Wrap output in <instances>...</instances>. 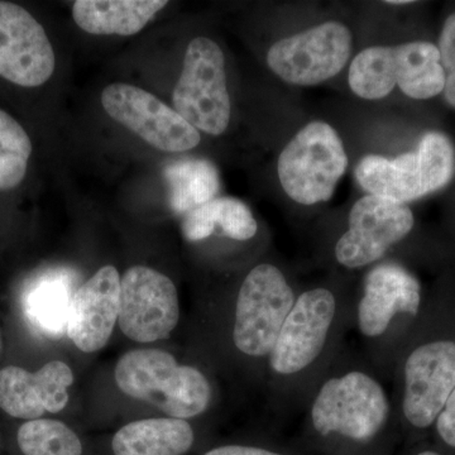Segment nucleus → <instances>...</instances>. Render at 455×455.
<instances>
[{
  "instance_id": "obj_1",
  "label": "nucleus",
  "mask_w": 455,
  "mask_h": 455,
  "mask_svg": "<svg viewBox=\"0 0 455 455\" xmlns=\"http://www.w3.org/2000/svg\"><path fill=\"white\" fill-rule=\"evenodd\" d=\"M355 300L333 284L299 291L266 368L283 412L304 410L343 352L344 337L355 326Z\"/></svg>"
},
{
  "instance_id": "obj_2",
  "label": "nucleus",
  "mask_w": 455,
  "mask_h": 455,
  "mask_svg": "<svg viewBox=\"0 0 455 455\" xmlns=\"http://www.w3.org/2000/svg\"><path fill=\"white\" fill-rule=\"evenodd\" d=\"M382 379L366 358L341 352L305 406L310 435L357 448L383 438L396 411Z\"/></svg>"
},
{
  "instance_id": "obj_3",
  "label": "nucleus",
  "mask_w": 455,
  "mask_h": 455,
  "mask_svg": "<svg viewBox=\"0 0 455 455\" xmlns=\"http://www.w3.org/2000/svg\"><path fill=\"white\" fill-rule=\"evenodd\" d=\"M420 311L421 286L409 269L391 260L368 269L355 300V326L364 343V358L383 379L397 362L401 326Z\"/></svg>"
},
{
  "instance_id": "obj_4",
  "label": "nucleus",
  "mask_w": 455,
  "mask_h": 455,
  "mask_svg": "<svg viewBox=\"0 0 455 455\" xmlns=\"http://www.w3.org/2000/svg\"><path fill=\"white\" fill-rule=\"evenodd\" d=\"M348 84L353 94L364 100L387 98L396 86L407 98L427 100L444 92L445 71L433 42L370 46L350 61Z\"/></svg>"
},
{
  "instance_id": "obj_5",
  "label": "nucleus",
  "mask_w": 455,
  "mask_h": 455,
  "mask_svg": "<svg viewBox=\"0 0 455 455\" xmlns=\"http://www.w3.org/2000/svg\"><path fill=\"white\" fill-rule=\"evenodd\" d=\"M114 376L123 394L151 403L170 418L187 420L204 414L211 406L212 390L205 374L196 367L180 366L164 350L125 353Z\"/></svg>"
},
{
  "instance_id": "obj_6",
  "label": "nucleus",
  "mask_w": 455,
  "mask_h": 455,
  "mask_svg": "<svg viewBox=\"0 0 455 455\" xmlns=\"http://www.w3.org/2000/svg\"><path fill=\"white\" fill-rule=\"evenodd\" d=\"M455 175V148L447 134L427 132L415 151L390 158L367 155L355 170L367 196L409 204L447 187Z\"/></svg>"
},
{
  "instance_id": "obj_7",
  "label": "nucleus",
  "mask_w": 455,
  "mask_h": 455,
  "mask_svg": "<svg viewBox=\"0 0 455 455\" xmlns=\"http://www.w3.org/2000/svg\"><path fill=\"white\" fill-rule=\"evenodd\" d=\"M298 290L283 269L262 262L250 269L236 293L233 324V347L245 358L267 362Z\"/></svg>"
},
{
  "instance_id": "obj_8",
  "label": "nucleus",
  "mask_w": 455,
  "mask_h": 455,
  "mask_svg": "<svg viewBox=\"0 0 455 455\" xmlns=\"http://www.w3.org/2000/svg\"><path fill=\"white\" fill-rule=\"evenodd\" d=\"M348 166V155L337 130L329 123L313 121L278 156V181L292 202L314 206L331 200Z\"/></svg>"
},
{
  "instance_id": "obj_9",
  "label": "nucleus",
  "mask_w": 455,
  "mask_h": 455,
  "mask_svg": "<svg viewBox=\"0 0 455 455\" xmlns=\"http://www.w3.org/2000/svg\"><path fill=\"white\" fill-rule=\"evenodd\" d=\"M172 103L185 121L209 136H221L229 127L226 57L212 38L199 36L188 44Z\"/></svg>"
},
{
  "instance_id": "obj_10",
  "label": "nucleus",
  "mask_w": 455,
  "mask_h": 455,
  "mask_svg": "<svg viewBox=\"0 0 455 455\" xmlns=\"http://www.w3.org/2000/svg\"><path fill=\"white\" fill-rule=\"evenodd\" d=\"M396 363L397 411L412 429H427L435 424L455 388V340L420 341L406 349Z\"/></svg>"
},
{
  "instance_id": "obj_11",
  "label": "nucleus",
  "mask_w": 455,
  "mask_h": 455,
  "mask_svg": "<svg viewBox=\"0 0 455 455\" xmlns=\"http://www.w3.org/2000/svg\"><path fill=\"white\" fill-rule=\"evenodd\" d=\"M353 33L338 20H326L281 38L269 47L267 65L290 85L315 86L339 75L348 65Z\"/></svg>"
},
{
  "instance_id": "obj_12",
  "label": "nucleus",
  "mask_w": 455,
  "mask_h": 455,
  "mask_svg": "<svg viewBox=\"0 0 455 455\" xmlns=\"http://www.w3.org/2000/svg\"><path fill=\"white\" fill-rule=\"evenodd\" d=\"M414 227L415 215L407 204L366 194L353 204L347 229L335 241V262L347 269L371 268L405 241Z\"/></svg>"
},
{
  "instance_id": "obj_13",
  "label": "nucleus",
  "mask_w": 455,
  "mask_h": 455,
  "mask_svg": "<svg viewBox=\"0 0 455 455\" xmlns=\"http://www.w3.org/2000/svg\"><path fill=\"white\" fill-rule=\"evenodd\" d=\"M101 106L113 121L160 151L181 154L202 142L196 128L139 86L110 84L101 92Z\"/></svg>"
},
{
  "instance_id": "obj_14",
  "label": "nucleus",
  "mask_w": 455,
  "mask_h": 455,
  "mask_svg": "<svg viewBox=\"0 0 455 455\" xmlns=\"http://www.w3.org/2000/svg\"><path fill=\"white\" fill-rule=\"evenodd\" d=\"M179 319L178 290L171 278L146 266L124 272L118 324L125 337L140 343L166 339Z\"/></svg>"
},
{
  "instance_id": "obj_15",
  "label": "nucleus",
  "mask_w": 455,
  "mask_h": 455,
  "mask_svg": "<svg viewBox=\"0 0 455 455\" xmlns=\"http://www.w3.org/2000/svg\"><path fill=\"white\" fill-rule=\"evenodd\" d=\"M56 68L44 27L20 5L0 2V76L36 88L49 82Z\"/></svg>"
},
{
  "instance_id": "obj_16",
  "label": "nucleus",
  "mask_w": 455,
  "mask_h": 455,
  "mask_svg": "<svg viewBox=\"0 0 455 455\" xmlns=\"http://www.w3.org/2000/svg\"><path fill=\"white\" fill-rule=\"evenodd\" d=\"M121 276L114 266H104L75 291L68 313V334L85 353L103 349L119 317Z\"/></svg>"
},
{
  "instance_id": "obj_17",
  "label": "nucleus",
  "mask_w": 455,
  "mask_h": 455,
  "mask_svg": "<svg viewBox=\"0 0 455 455\" xmlns=\"http://www.w3.org/2000/svg\"><path fill=\"white\" fill-rule=\"evenodd\" d=\"M71 368L61 361L44 364L32 373L9 366L0 370V407L13 418L37 420L44 412H59L68 405L73 385Z\"/></svg>"
},
{
  "instance_id": "obj_18",
  "label": "nucleus",
  "mask_w": 455,
  "mask_h": 455,
  "mask_svg": "<svg viewBox=\"0 0 455 455\" xmlns=\"http://www.w3.org/2000/svg\"><path fill=\"white\" fill-rule=\"evenodd\" d=\"M169 2L164 0H77L75 23L97 36H133L142 31Z\"/></svg>"
},
{
  "instance_id": "obj_19",
  "label": "nucleus",
  "mask_w": 455,
  "mask_h": 455,
  "mask_svg": "<svg viewBox=\"0 0 455 455\" xmlns=\"http://www.w3.org/2000/svg\"><path fill=\"white\" fill-rule=\"evenodd\" d=\"M74 293L73 278L68 272L50 271L35 278L22 296L27 323L44 337H64Z\"/></svg>"
},
{
  "instance_id": "obj_20",
  "label": "nucleus",
  "mask_w": 455,
  "mask_h": 455,
  "mask_svg": "<svg viewBox=\"0 0 455 455\" xmlns=\"http://www.w3.org/2000/svg\"><path fill=\"white\" fill-rule=\"evenodd\" d=\"M194 444V430L175 418L133 421L116 431L114 455H184Z\"/></svg>"
},
{
  "instance_id": "obj_21",
  "label": "nucleus",
  "mask_w": 455,
  "mask_h": 455,
  "mask_svg": "<svg viewBox=\"0 0 455 455\" xmlns=\"http://www.w3.org/2000/svg\"><path fill=\"white\" fill-rule=\"evenodd\" d=\"M181 232L191 243L202 242L215 233L233 241L245 242L256 236L259 223L242 200L218 196L188 212L181 221Z\"/></svg>"
},
{
  "instance_id": "obj_22",
  "label": "nucleus",
  "mask_w": 455,
  "mask_h": 455,
  "mask_svg": "<svg viewBox=\"0 0 455 455\" xmlns=\"http://www.w3.org/2000/svg\"><path fill=\"white\" fill-rule=\"evenodd\" d=\"M171 211L185 215L218 197L221 188L220 171L204 158L173 161L164 170Z\"/></svg>"
},
{
  "instance_id": "obj_23",
  "label": "nucleus",
  "mask_w": 455,
  "mask_h": 455,
  "mask_svg": "<svg viewBox=\"0 0 455 455\" xmlns=\"http://www.w3.org/2000/svg\"><path fill=\"white\" fill-rule=\"evenodd\" d=\"M17 440L25 455H83L82 442L61 421H27L18 430Z\"/></svg>"
},
{
  "instance_id": "obj_24",
  "label": "nucleus",
  "mask_w": 455,
  "mask_h": 455,
  "mask_svg": "<svg viewBox=\"0 0 455 455\" xmlns=\"http://www.w3.org/2000/svg\"><path fill=\"white\" fill-rule=\"evenodd\" d=\"M31 154L27 132L13 116L0 109V191L12 190L23 181Z\"/></svg>"
},
{
  "instance_id": "obj_25",
  "label": "nucleus",
  "mask_w": 455,
  "mask_h": 455,
  "mask_svg": "<svg viewBox=\"0 0 455 455\" xmlns=\"http://www.w3.org/2000/svg\"><path fill=\"white\" fill-rule=\"evenodd\" d=\"M440 61L445 71V101L455 108V12L445 20L438 44Z\"/></svg>"
},
{
  "instance_id": "obj_26",
  "label": "nucleus",
  "mask_w": 455,
  "mask_h": 455,
  "mask_svg": "<svg viewBox=\"0 0 455 455\" xmlns=\"http://www.w3.org/2000/svg\"><path fill=\"white\" fill-rule=\"evenodd\" d=\"M440 439L455 449V388L435 420Z\"/></svg>"
},
{
  "instance_id": "obj_27",
  "label": "nucleus",
  "mask_w": 455,
  "mask_h": 455,
  "mask_svg": "<svg viewBox=\"0 0 455 455\" xmlns=\"http://www.w3.org/2000/svg\"><path fill=\"white\" fill-rule=\"evenodd\" d=\"M204 455H287L271 449L251 447V445H223L206 451Z\"/></svg>"
},
{
  "instance_id": "obj_28",
  "label": "nucleus",
  "mask_w": 455,
  "mask_h": 455,
  "mask_svg": "<svg viewBox=\"0 0 455 455\" xmlns=\"http://www.w3.org/2000/svg\"><path fill=\"white\" fill-rule=\"evenodd\" d=\"M414 2H407V0H401V2H386V4L388 5H407V4H412Z\"/></svg>"
},
{
  "instance_id": "obj_29",
  "label": "nucleus",
  "mask_w": 455,
  "mask_h": 455,
  "mask_svg": "<svg viewBox=\"0 0 455 455\" xmlns=\"http://www.w3.org/2000/svg\"><path fill=\"white\" fill-rule=\"evenodd\" d=\"M416 455H442V454L436 453V451H420V453H418Z\"/></svg>"
},
{
  "instance_id": "obj_30",
  "label": "nucleus",
  "mask_w": 455,
  "mask_h": 455,
  "mask_svg": "<svg viewBox=\"0 0 455 455\" xmlns=\"http://www.w3.org/2000/svg\"><path fill=\"white\" fill-rule=\"evenodd\" d=\"M0 349H2V341H0Z\"/></svg>"
}]
</instances>
